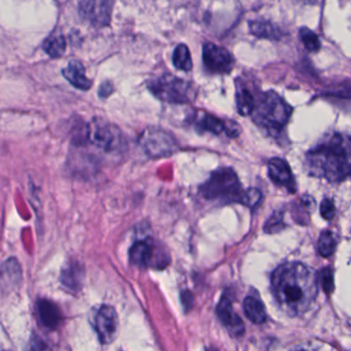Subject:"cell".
<instances>
[{
	"label": "cell",
	"mask_w": 351,
	"mask_h": 351,
	"mask_svg": "<svg viewBox=\"0 0 351 351\" xmlns=\"http://www.w3.org/2000/svg\"><path fill=\"white\" fill-rule=\"evenodd\" d=\"M271 291L285 313L303 315L317 297V275L302 263H285L273 272Z\"/></svg>",
	"instance_id": "cell-1"
},
{
	"label": "cell",
	"mask_w": 351,
	"mask_h": 351,
	"mask_svg": "<svg viewBox=\"0 0 351 351\" xmlns=\"http://www.w3.org/2000/svg\"><path fill=\"white\" fill-rule=\"evenodd\" d=\"M308 172L330 182H341L350 174V141L334 133L306 155Z\"/></svg>",
	"instance_id": "cell-2"
},
{
	"label": "cell",
	"mask_w": 351,
	"mask_h": 351,
	"mask_svg": "<svg viewBox=\"0 0 351 351\" xmlns=\"http://www.w3.org/2000/svg\"><path fill=\"white\" fill-rule=\"evenodd\" d=\"M75 145H91L106 154L120 153L125 147L122 131L101 118H94L75 133Z\"/></svg>",
	"instance_id": "cell-3"
},
{
	"label": "cell",
	"mask_w": 351,
	"mask_h": 351,
	"mask_svg": "<svg viewBox=\"0 0 351 351\" xmlns=\"http://www.w3.org/2000/svg\"><path fill=\"white\" fill-rule=\"evenodd\" d=\"M293 114V108L274 91L265 92L254 106V120L271 133H280Z\"/></svg>",
	"instance_id": "cell-4"
},
{
	"label": "cell",
	"mask_w": 351,
	"mask_h": 351,
	"mask_svg": "<svg viewBox=\"0 0 351 351\" xmlns=\"http://www.w3.org/2000/svg\"><path fill=\"white\" fill-rule=\"evenodd\" d=\"M243 193L239 178L232 168L215 170L200 186L203 198L223 203H241Z\"/></svg>",
	"instance_id": "cell-5"
},
{
	"label": "cell",
	"mask_w": 351,
	"mask_h": 351,
	"mask_svg": "<svg viewBox=\"0 0 351 351\" xmlns=\"http://www.w3.org/2000/svg\"><path fill=\"white\" fill-rule=\"evenodd\" d=\"M147 86L156 98L167 104H190L196 97V90L192 83L171 73L153 77L147 81Z\"/></svg>",
	"instance_id": "cell-6"
},
{
	"label": "cell",
	"mask_w": 351,
	"mask_h": 351,
	"mask_svg": "<svg viewBox=\"0 0 351 351\" xmlns=\"http://www.w3.org/2000/svg\"><path fill=\"white\" fill-rule=\"evenodd\" d=\"M139 145L152 159L167 158L178 151V143L173 135L157 127H149L141 133Z\"/></svg>",
	"instance_id": "cell-7"
},
{
	"label": "cell",
	"mask_w": 351,
	"mask_h": 351,
	"mask_svg": "<svg viewBox=\"0 0 351 351\" xmlns=\"http://www.w3.org/2000/svg\"><path fill=\"white\" fill-rule=\"evenodd\" d=\"M203 62L209 71L213 73H229L233 69L235 61L229 51L213 43L203 46Z\"/></svg>",
	"instance_id": "cell-8"
},
{
	"label": "cell",
	"mask_w": 351,
	"mask_h": 351,
	"mask_svg": "<svg viewBox=\"0 0 351 351\" xmlns=\"http://www.w3.org/2000/svg\"><path fill=\"white\" fill-rule=\"evenodd\" d=\"M112 5L114 3L108 0H87L80 3V14L94 27H104L110 25Z\"/></svg>",
	"instance_id": "cell-9"
},
{
	"label": "cell",
	"mask_w": 351,
	"mask_h": 351,
	"mask_svg": "<svg viewBox=\"0 0 351 351\" xmlns=\"http://www.w3.org/2000/svg\"><path fill=\"white\" fill-rule=\"evenodd\" d=\"M93 324L100 342L104 344L112 343L116 339L119 324L118 314L114 308L102 305L96 312Z\"/></svg>",
	"instance_id": "cell-10"
},
{
	"label": "cell",
	"mask_w": 351,
	"mask_h": 351,
	"mask_svg": "<svg viewBox=\"0 0 351 351\" xmlns=\"http://www.w3.org/2000/svg\"><path fill=\"white\" fill-rule=\"evenodd\" d=\"M269 178L277 186L287 189L289 193H295L297 184L287 162L280 158H272L268 163Z\"/></svg>",
	"instance_id": "cell-11"
},
{
	"label": "cell",
	"mask_w": 351,
	"mask_h": 351,
	"mask_svg": "<svg viewBox=\"0 0 351 351\" xmlns=\"http://www.w3.org/2000/svg\"><path fill=\"white\" fill-rule=\"evenodd\" d=\"M217 316L221 324L227 328L233 336H241L245 332V326L241 318L234 312L233 305L227 297L221 298L217 305Z\"/></svg>",
	"instance_id": "cell-12"
},
{
	"label": "cell",
	"mask_w": 351,
	"mask_h": 351,
	"mask_svg": "<svg viewBox=\"0 0 351 351\" xmlns=\"http://www.w3.org/2000/svg\"><path fill=\"white\" fill-rule=\"evenodd\" d=\"M63 77L77 89L88 91L91 89L92 81L86 75V69L79 60L69 61V65L62 71Z\"/></svg>",
	"instance_id": "cell-13"
},
{
	"label": "cell",
	"mask_w": 351,
	"mask_h": 351,
	"mask_svg": "<svg viewBox=\"0 0 351 351\" xmlns=\"http://www.w3.org/2000/svg\"><path fill=\"white\" fill-rule=\"evenodd\" d=\"M38 313L40 322L50 330H56L63 317L59 306L46 299L38 302Z\"/></svg>",
	"instance_id": "cell-14"
},
{
	"label": "cell",
	"mask_w": 351,
	"mask_h": 351,
	"mask_svg": "<svg viewBox=\"0 0 351 351\" xmlns=\"http://www.w3.org/2000/svg\"><path fill=\"white\" fill-rule=\"evenodd\" d=\"M130 261L137 267L151 266L154 258V246L147 241H137L130 248Z\"/></svg>",
	"instance_id": "cell-15"
},
{
	"label": "cell",
	"mask_w": 351,
	"mask_h": 351,
	"mask_svg": "<svg viewBox=\"0 0 351 351\" xmlns=\"http://www.w3.org/2000/svg\"><path fill=\"white\" fill-rule=\"evenodd\" d=\"M84 279V270L77 262L69 263L61 273V282L71 291L81 289Z\"/></svg>",
	"instance_id": "cell-16"
},
{
	"label": "cell",
	"mask_w": 351,
	"mask_h": 351,
	"mask_svg": "<svg viewBox=\"0 0 351 351\" xmlns=\"http://www.w3.org/2000/svg\"><path fill=\"white\" fill-rule=\"evenodd\" d=\"M21 278V268L16 258H10L0 267V283L3 287H15Z\"/></svg>",
	"instance_id": "cell-17"
},
{
	"label": "cell",
	"mask_w": 351,
	"mask_h": 351,
	"mask_svg": "<svg viewBox=\"0 0 351 351\" xmlns=\"http://www.w3.org/2000/svg\"><path fill=\"white\" fill-rule=\"evenodd\" d=\"M244 312L250 322L256 324H263L267 319L266 310L260 300L250 295L244 300Z\"/></svg>",
	"instance_id": "cell-18"
},
{
	"label": "cell",
	"mask_w": 351,
	"mask_h": 351,
	"mask_svg": "<svg viewBox=\"0 0 351 351\" xmlns=\"http://www.w3.org/2000/svg\"><path fill=\"white\" fill-rule=\"evenodd\" d=\"M43 49L51 58H59L64 55L66 51V40L62 34L53 32L49 38L45 40Z\"/></svg>",
	"instance_id": "cell-19"
},
{
	"label": "cell",
	"mask_w": 351,
	"mask_h": 351,
	"mask_svg": "<svg viewBox=\"0 0 351 351\" xmlns=\"http://www.w3.org/2000/svg\"><path fill=\"white\" fill-rule=\"evenodd\" d=\"M237 110L242 117H248L254 112L256 99L250 90L245 87H238L236 92Z\"/></svg>",
	"instance_id": "cell-20"
},
{
	"label": "cell",
	"mask_w": 351,
	"mask_h": 351,
	"mask_svg": "<svg viewBox=\"0 0 351 351\" xmlns=\"http://www.w3.org/2000/svg\"><path fill=\"white\" fill-rule=\"evenodd\" d=\"M196 126L198 130L203 131V132L219 135L225 131V121L221 120L213 114H203L197 121Z\"/></svg>",
	"instance_id": "cell-21"
},
{
	"label": "cell",
	"mask_w": 351,
	"mask_h": 351,
	"mask_svg": "<svg viewBox=\"0 0 351 351\" xmlns=\"http://www.w3.org/2000/svg\"><path fill=\"white\" fill-rule=\"evenodd\" d=\"M172 62L176 69H180V71H189L192 69V57H191L190 50L186 45L180 44L176 47L173 55H172Z\"/></svg>",
	"instance_id": "cell-22"
},
{
	"label": "cell",
	"mask_w": 351,
	"mask_h": 351,
	"mask_svg": "<svg viewBox=\"0 0 351 351\" xmlns=\"http://www.w3.org/2000/svg\"><path fill=\"white\" fill-rule=\"evenodd\" d=\"M250 29L254 36L258 38H270V40H277L280 34L273 24L263 20L250 22Z\"/></svg>",
	"instance_id": "cell-23"
},
{
	"label": "cell",
	"mask_w": 351,
	"mask_h": 351,
	"mask_svg": "<svg viewBox=\"0 0 351 351\" xmlns=\"http://www.w3.org/2000/svg\"><path fill=\"white\" fill-rule=\"evenodd\" d=\"M336 238L334 233L330 231H324L318 240V250L324 258H328L334 254L336 250Z\"/></svg>",
	"instance_id": "cell-24"
},
{
	"label": "cell",
	"mask_w": 351,
	"mask_h": 351,
	"mask_svg": "<svg viewBox=\"0 0 351 351\" xmlns=\"http://www.w3.org/2000/svg\"><path fill=\"white\" fill-rule=\"evenodd\" d=\"M299 34L302 43L309 52L315 53L319 51L320 40L317 34H314V32L307 27H302L300 29Z\"/></svg>",
	"instance_id": "cell-25"
},
{
	"label": "cell",
	"mask_w": 351,
	"mask_h": 351,
	"mask_svg": "<svg viewBox=\"0 0 351 351\" xmlns=\"http://www.w3.org/2000/svg\"><path fill=\"white\" fill-rule=\"evenodd\" d=\"M262 200V193L258 189H248L244 191L243 198H242V204L250 208H254Z\"/></svg>",
	"instance_id": "cell-26"
},
{
	"label": "cell",
	"mask_w": 351,
	"mask_h": 351,
	"mask_svg": "<svg viewBox=\"0 0 351 351\" xmlns=\"http://www.w3.org/2000/svg\"><path fill=\"white\" fill-rule=\"evenodd\" d=\"M285 228V223L282 221V215L280 213H274L270 217L266 225H265V231L267 233H276Z\"/></svg>",
	"instance_id": "cell-27"
},
{
	"label": "cell",
	"mask_w": 351,
	"mask_h": 351,
	"mask_svg": "<svg viewBox=\"0 0 351 351\" xmlns=\"http://www.w3.org/2000/svg\"><path fill=\"white\" fill-rule=\"evenodd\" d=\"M320 215L326 221H332L334 219L336 208H335L334 202L330 199H324L320 203Z\"/></svg>",
	"instance_id": "cell-28"
},
{
	"label": "cell",
	"mask_w": 351,
	"mask_h": 351,
	"mask_svg": "<svg viewBox=\"0 0 351 351\" xmlns=\"http://www.w3.org/2000/svg\"><path fill=\"white\" fill-rule=\"evenodd\" d=\"M322 287L324 291L330 293L334 289V278H332V272L330 269H326L322 273Z\"/></svg>",
	"instance_id": "cell-29"
},
{
	"label": "cell",
	"mask_w": 351,
	"mask_h": 351,
	"mask_svg": "<svg viewBox=\"0 0 351 351\" xmlns=\"http://www.w3.org/2000/svg\"><path fill=\"white\" fill-rule=\"evenodd\" d=\"M225 131L228 136L235 138V137L239 136L240 133H241V127L235 121H225Z\"/></svg>",
	"instance_id": "cell-30"
},
{
	"label": "cell",
	"mask_w": 351,
	"mask_h": 351,
	"mask_svg": "<svg viewBox=\"0 0 351 351\" xmlns=\"http://www.w3.org/2000/svg\"><path fill=\"white\" fill-rule=\"evenodd\" d=\"M112 93H114V86H112L110 82H104V83L100 86L98 94H99V97L102 98V99H106L108 96L112 95Z\"/></svg>",
	"instance_id": "cell-31"
},
{
	"label": "cell",
	"mask_w": 351,
	"mask_h": 351,
	"mask_svg": "<svg viewBox=\"0 0 351 351\" xmlns=\"http://www.w3.org/2000/svg\"><path fill=\"white\" fill-rule=\"evenodd\" d=\"M182 302L184 308L190 310L193 307V304H194V295H193L190 291H182Z\"/></svg>",
	"instance_id": "cell-32"
},
{
	"label": "cell",
	"mask_w": 351,
	"mask_h": 351,
	"mask_svg": "<svg viewBox=\"0 0 351 351\" xmlns=\"http://www.w3.org/2000/svg\"><path fill=\"white\" fill-rule=\"evenodd\" d=\"M206 351H217V349H215V348H209V349H207Z\"/></svg>",
	"instance_id": "cell-33"
},
{
	"label": "cell",
	"mask_w": 351,
	"mask_h": 351,
	"mask_svg": "<svg viewBox=\"0 0 351 351\" xmlns=\"http://www.w3.org/2000/svg\"><path fill=\"white\" fill-rule=\"evenodd\" d=\"M297 351H305V350H297Z\"/></svg>",
	"instance_id": "cell-34"
},
{
	"label": "cell",
	"mask_w": 351,
	"mask_h": 351,
	"mask_svg": "<svg viewBox=\"0 0 351 351\" xmlns=\"http://www.w3.org/2000/svg\"><path fill=\"white\" fill-rule=\"evenodd\" d=\"M7 351H10V350H7Z\"/></svg>",
	"instance_id": "cell-35"
}]
</instances>
